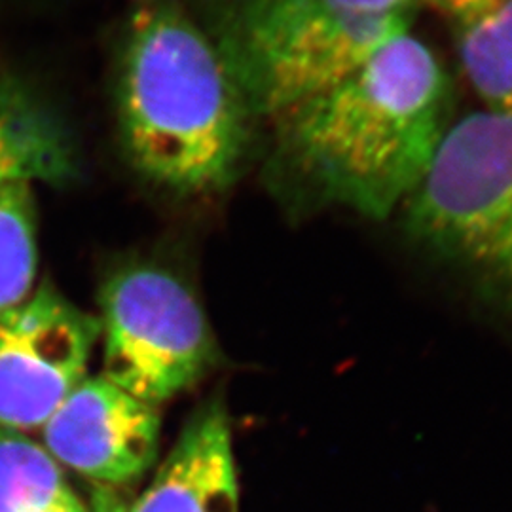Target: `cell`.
Listing matches in <instances>:
<instances>
[{
    "instance_id": "obj_1",
    "label": "cell",
    "mask_w": 512,
    "mask_h": 512,
    "mask_svg": "<svg viewBox=\"0 0 512 512\" xmlns=\"http://www.w3.org/2000/svg\"><path fill=\"white\" fill-rule=\"evenodd\" d=\"M450 82L406 31L275 118L277 156L311 202L387 219L410 200L450 128Z\"/></svg>"
},
{
    "instance_id": "obj_2",
    "label": "cell",
    "mask_w": 512,
    "mask_h": 512,
    "mask_svg": "<svg viewBox=\"0 0 512 512\" xmlns=\"http://www.w3.org/2000/svg\"><path fill=\"white\" fill-rule=\"evenodd\" d=\"M118 114L129 160L171 192L232 183L251 112L215 38L181 6L150 0L129 21Z\"/></svg>"
},
{
    "instance_id": "obj_3",
    "label": "cell",
    "mask_w": 512,
    "mask_h": 512,
    "mask_svg": "<svg viewBox=\"0 0 512 512\" xmlns=\"http://www.w3.org/2000/svg\"><path fill=\"white\" fill-rule=\"evenodd\" d=\"M421 0H220L215 38L247 109L275 120L410 31Z\"/></svg>"
},
{
    "instance_id": "obj_4",
    "label": "cell",
    "mask_w": 512,
    "mask_h": 512,
    "mask_svg": "<svg viewBox=\"0 0 512 512\" xmlns=\"http://www.w3.org/2000/svg\"><path fill=\"white\" fill-rule=\"evenodd\" d=\"M404 217L421 243L512 293V116L452 122Z\"/></svg>"
},
{
    "instance_id": "obj_5",
    "label": "cell",
    "mask_w": 512,
    "mask_h": 512,
    "mask_svg": "<svg viewBox=\"0 0 512 512\" xmlns=\"http://www.w3.org/2000/svg\"><path fill=\"white\" fill-rule=\"evenodd\" d=\"M103 376L158 406L196 384L217 359L202 306L179 277L128 266L101 293Z\"/></svg>"
},
{
    "instance_id": "obj_6",
    "label": "cell",
    "mask_w": 512,
    "mask_h": 512,
    "mask_svg": "<svg viewBox=\"0 0 512 512\" xmlns=\"http://www.w3.org/2000/svg\"><path fill=\"white\" fill-rule=\"evenodd\" d=\"M101 325L50 287L0 319V429H40L86 378Z\"/></svg>"
},
{
    "instance_id": "obj_7",
    "label": "cell",
    "mask_w": 512,
    "mask_h": 512,
    "mask_svg": "<svg viewBox=\"0 0 512 512\" xmlns=\"http://www.w3.org/2000/svg\"><path fill=\"white\" fill-rule=\"evenodd\" d=\"M38 431L61 467L103 486H124L158 456L160 416L99 374L76 385Z\"/></svg>"
},
{
    "instance_id": "obj_8",
    "label": "cell",
    "mask_w": 512,
    "mask_h": 512,
    "mask_svg": "<svg viewBox=\"0 0 512 512\" xmlns=\"http://www.w3.org/2000/svg\"><path fill=\"white\" fill-rule=\"evenodd\" d=\"M126 512H239L232 431L219 401L184 425L147 490Z\"/></svg>"
},
{
    "instance_id": "obj_9",
    "label": "cell",
    "mask_w": 512,
    "mask_h": 512,
    "mask_svg": "<svg viewBox=\"0 0 512 512\" xmlns=\"http://www.w3.org/2000/svg\"><path fill=\"white\" fill-rule=\"evenodd\" d=\"M76 171L67 129L35 93L0 78V188L67 183Z\"/></svg>"
},
{
    "instance_id": "obj_10",
    "label": "cell",
    "mask_w": 512,
    "mask_h": 512,
    "mask_svg": "<svg viewBox=\"0 0 512 512\" xmlns=\"http://www.w3.org/2000/svg\"><path fill=\"white\" fill-rule=\"evenodd\" d=\"M461 67L486 110L512 116V0L456 21Z\"/></svg>"
},
{
    "instance_id": "obj_11",
    "label": "cell",
    "mask_w": 512,
    "mask_h": 512,
    "mask_svg": "<svg viewBox=\"0 0 512 512\" xmlns=\"http://www.w3.org/2000/svg\"><path fill=\"white\" fill-rule=\"evenodd\" d=\"M76 497L40 442L0 429V512H46Z\"/></svg>"
},
{
    "instance_id": "obj_12",
    "label": "cell",
    "mask_w": 512,
    "mask_h": 512,
    "mask_svg": "<svg viewBox=\"0 0 512 512\" xmlns=\"http://www.w3.org/2000/svg\"><path fill=\"white\" fill-rule=\"evenodd\" d=\"M37 209L33 184L0 188V319L31 294L37 277Z\"/></svg>"
},
{
    "instance_id": "obj_13",
    "label": "cell",
    "mask_w": 512,
    "mask_h": 512,
    "mask_svg": "<svg viewBox=\"0 0 512 512\" xmlns=\"http://www.w3.org/2000/svg\"><path fill=\"white\" fill-rule=\"evenodd\" d=\"M429 2L435 4L442 12H446L454 21H458L482 10L490 0H429Z\"/></svg>"
},
{
    "instance_id": "obj_14",
    "label": "cell",
    "mask_w": 512,
    "mask_h": 512,
    "mask_svg": "<svg viewBox=\"0 0 512 512\" xmlns=\"http://www.w3.org/2000/svg\"><path fill=\"white\" fill-rule=\"evenodd\" d=\"M46 512H88V509L84 507V503L76 497L73 501H67L63 505H57L54 509H48Z\"/></svg>"
}]
</instances>
